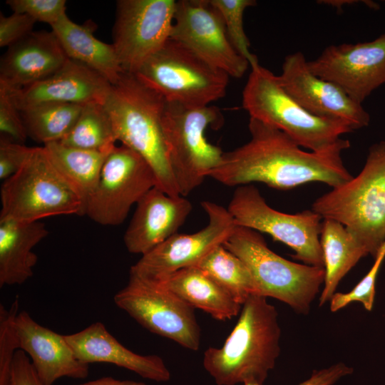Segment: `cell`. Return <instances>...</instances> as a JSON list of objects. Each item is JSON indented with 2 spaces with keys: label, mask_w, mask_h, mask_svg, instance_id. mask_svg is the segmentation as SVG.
I'll return each mask as SVG.
<instances>
[{
  "label": "cell",
  "mask_w": 385,
  "mask_h": 385,
  "mask_svg": "<svg viewBox=\"0 0 385 385\" xmlns=\"http://www.w3.org/2000/svg\"><path fill=\"white\" fill-rule=\"evenodd\" d=\"M155 284L165 287L192 308L201 309L217 320L231 319L242 309V305L229 293L195 266L180 270Z\"/></svg>",
  "instance_id": "d4e9b609"
},
{
  "label": "cell",
  "mask_w": 385,
  "mask_h": 385,
  "mask_svg": "<svg viewBox=\"0 0 385 385\" xmlns=\"http://www.w3.org/2000/svg\"><path fill=\"white\" fill-rule=\"evenodd\" d=\"M0 132L1 136L21 144L28 138L20 111L3 88H0Z\"/></svg>",
  "instance_id": "e575fe53"
},
{
  "label": "cell",
  "mask_w": 385,
  "mask_h": 385,
  "mask_svg": "<svg viewBox=\"0 0 385 385\" xmlns=\"http://www.w3.org/2000/svg\"><path fill=\"white\" fill-rule=\"evenodd\" d=\"M250 139L224 153L220 165L208 177L226 186L262 183L278 190H289L304 183L320 182L332 188L352 178L342 153L350 147L342 139L330 149L306 152L284 132L250 118Z\"/></svg>",
  "instance_id": "6da1fadb"
},
{
  "label": "cell",
  "mask_w": 385,
  "mask_h": 385,
  "mask_svg": "<svg viewBox=\"0 0 385 385\" xmlns=\"http://www.w3.org/2000/svg\"><path fill=\"white\" fill-rule=\"evenodd\" d=\"M240 313L223 345L205 350L203 367L217 385H263L280 353L278 313L259 294L251 295Z\"/></svg>",
  "instance_id": "7a4b0ae2"
},
{
  "label": "cell",
  "mask_w": 385,
  "mask_h": 385,
  "mask_svg": "<svg viewBox=\"0 0 385 385\" xmlns=\"http://www.w3.org/2000/svg\"><path fill=\"white\" fill-rule=\"evenodd\" d=\"M170 38L230 77L241 78L250 66L231 43L210 0L176 1Z\"/></svg>",
  "instance_id": "9a60e30c"
},
{
  "label": "cell",
  "mask_w": 385,
  "mask_h": 385,
  "mask_svg": "<svg viewBox=\"0 0 385 385\" xmlns=\"http://www.w3.org/2000/svg\"><path fill=\"white\" fill-rule=\"evenodd\" d=\"M176 1L118 0L112 45L123 72L136 73L170 39Z\"/></svg>",
  "instance_id": "4fadbf2b"
},
{
  "label": "cell",
  "mask_w": 385,
  "mask_h": 385,
  "mask_svg": "<svg viewBox=\"0 0 385 385\" xmlns=\"http://www.w3.org/2000/svg\"><path fill=\"white\" fill-rule=\"evenodd\" d=\"M222 115L213 106L191 107L166 101L162 127L168 160L180 194L188 195L221 163L224 152L205 138Z\"/></svg>",
  "instance_id": "ba28073f"
},
{
  "label": "cell",
  "mask_w": 385,
  "mask_h": 385,
  "mask_svg": "<svg viewBox=\"0 0 385 385\" xmlns=\"http://www.w3.org/2000/svg\"><path fill=\"white\" fill-rule=\"evenodd\" d=\"M117 141L113 123L104 104L83 106L71 130L59 142L71 147L110 152Z\"/></svg>",
  "instance_id": "f546056e"
},
{
  "label": "cell",
  "mask_w": 385,
  "mask_h": 385,
  "mask_svg": "<svg viewBox=\"0 0 385 385\" xmlns=\"http://www.w3.org/2000/svg\"><path fill=\"white\" fill-rule=\"evenodd\" d=\"M33 147L12 141L1 136L0 140V179L3 181L14 175L24 164Z\"/></svg>",
  "instance_id": "d590c367"
},
{
  "label": "cell",
  "mask_w": 385,
  "mask_h": 385,
  "mask_svg": "<svg viewBox=\"0 0 385 385\" xmlns=\"http://www.w3.org/2000/svg\"><path fill=\"white\" fill-rule=\"evenodd\" d=\"M307 66L361 104L385 84V34L368 42L329 46L318 58L307 61Z\"/></svg>",
  "instance_id": "2e32d148"
},
{
  "label": "cell",
  "mask_w": 385,
  "mask_h": 385,
  "mask_svg": "<svg viewBox=\"0 0 385 385\" xmlns=\"http://www.w3.org/2000/svg\"><path fill=\"white\" fill-rule=\"evenodd\" d=\"M135 74L166 101L191 107L223 98L230 78L171 38Z\"/></svg>",
  "instance_id": "9c48e42d"
},
{
  "label": "cell",
  "mask_w": 385,
  "mask_h": 385,
  "mask_svg": "<svg viewBox=\"0 0 385 385\" xmlns=\"http://www.w3.org/2000/svg\"><path fill=\"white\" fill-rule=\"evenodd\" d=\"M6 4L13 12L27 14L51 26L66 14L65 0H7Z\"/></svg>",
  "instance_id": "836d02e7"
},
{
  "label": "cell",
  "mask_w": 385,
  "mask_h": 385,
  "mask_svg": "<svg viewBox=\"0 0 385 385\" xmlns=\"http://www.w3.org/2000/svg\"><path fill=\"white\" fill-rule=\"evenodd\" d=\"M311 210L342 224L375 258L385 242V140L369 148L356 176L317 198Z\"/></svg>",
  "instance_id": "277c9868"
},
{
  "label": "cell",
  "mask_w": 385,
  "mask_h": 385,
  "mask_svg": "<svg viewBox=\"0 0 385 385\" xmlns=\"http://www.w3.org/2000/svg\"><path fill=\"white\" fill-rule=\"evenodd\" d=\"M111 86L112 84L96 71L68 58L59 70L39 82L19 90L3 88L21 111L48 103L104 104Z\"/></svg>",
  "instance_id": "ac0fdd59"
},
{
  "label": "cell",
  "mask_w": 385,
  "mask_h": 385,
  "mask_svg": "<svg viewBox=\"0 0 385 385\" xmlns=\"http://www.w3.org/2000/svg\"><path fill=\"white\" fill-rule=\"evenodd\" d=\"M227 210L236 225L267 233L289 247L295 260L324 267L320 242L323 218L312 210L296 214L276 210L251 184L237 187Z\"/></svg>",
  "instance_id": "30bf717a"
},
{
  "label": "cell",
  "mask_w": 385,
  "mask_h": 385,
  "mask_svg": "<svg viewBox=\"0 0 385 385\" xmlns=\"http://www.w3.org/2000/svg\"><path fill=\"white\" fill-rule=\"evenodd\" d=\"M353 371L351 367L339 362L325 369L314 370L307 379L297 385H334L342 378L352 374ZM244 385L260 384H247Z\"/></svg>",
  "instance_id": "f35d334b"
},
{
  "label": "cell",
  "mask_w": 385,
  "mask_h": 385,
  "mask_svg": "<svg viewBox=\"0 0 385 385\" xmlns=\"http://www.w3.org/2000/svg\"><path fill=\"white\" fill-rule=\"evenodd\" d=\"M320 242L325 272L319 297L322 306L336 293L343 277L368 253L342 224L332 219L322 220Z\"/></svg>",
  "instance_id": "484cf974"
},
{
  "label": "cell",
  "mask_w": 385,
  "mask_h": 385,
  "mask_svg": "<svg viewBox=\"0 0 385 385\" xmlns=\"http://www.w3.org/2000/svg\"><path fill=\"white\" fill-rule=\"evenodd\" d=\"M114 302L150 332L185 349H199L200 328L194 309L165 287L129 274Z\"/></svg>",
  "instance_id": "8fae6325"
},
{
  "label": "cell",
  "mask_w": 385,
  "mask_h": 385,
  "mask_svg": "<svg viewBox=\"0 0 385 385\" xmlns=\"http://www.w3.org/2000/svg\"><path fill=\"white\" fill-rule=\"evenodd\" d=\"M76 385H148L143 382L131 380H118L111 376H105L96 380Z\"/></svg>",
  "instance_id": "ab89813d"
},
{
  "label": "cell",
  "mask_w": 385,
  "mask_h": 385,
  "mask_svg": "<svg viewBox=\"0 0 385 385\" xmlns=\"http://www.w3.org/2000/svg\"><path fill=\"white\" fill-rule=\"evenodd\" d=\"M385 258V242L374 258V262L368 273L349 292H336L330 299V310L339 311L351 302H360L365 309L371 311L376 294V282L380 267Z\"/></svg>",
  "instance_id": "d6a6232c"
},
{
  "label": "cell",
  "mask_w": 385,
  "mask_h": 385,
  "mask_svg": "<svg viewBox=\"0 0 385 385\" xmlns=\"http://www.w3.org/2000/svg\"><path fill=\"white\" fill-rule=\"evenodd\" d=\"M223 246L250 272L257 294L278 299L307 314L324 284V268L288 260L269 248L261 234L236 225Z\"/></svg>",
  "instance_id": "8992f818"
},
{
  "label": "cell",
  "mask_w": 385,
  "mask_h": 385,
  "mask_svg": "<svg viewBox=\"0 0 385 385\" xmlns=\"http://www.w3.org/2000/svg\"><path fill=\"white\" fill-rule=\"evenodd\" d=\"M11 385H44L38 378L29 357L23 350L15 354Z\"/></svg>",
  "instance_id": "74e56055"
},
{
  "label": "cell",
  "mask_w": 385,
  "mask_h": 385,
  "mask_svg": "<svg viewBox=\"0 0 385 385\" xmlns=\"http://www.w3.org/2000/svg\"><path fill=\"white\" fill-rule=\"evenodd\" d=\"M16 327L20 349L29 354L44 385H52L62 377H87L89 364L77 359L65 335L41 326L26 311L18 313Z\"/></svg>",
  "instance_id": "ffe728a7"
},
{
  "label": "cell",
  "mask_w": 385,
  "mask_h": 385,
  "mask_svg": "<svg viewBox=\"0 0 385 385\" xmlns=\"http://www.w3.org/2000/svg\"><path fill=\"white\" fill-rule=\"evenodd\" d=\"M96 27L91 21L76 24L66 14L51 26V30L69 59L83 63L114 85L123 71L112 43L94 36Z\"/></svg>",
  "instance_id": "cb8c5ba5"
},
{
  "label": "cell",
  "mask_w": 385,
  "mask_h": 385,
  "mask_svg": "<svg viewBox=\"0 0 385 385\" xmlns=\"http://www.w3.org/2000/svg\"><path fill=\"white\" fill-rule=\"evenodd\" d=\"M65 337L77 359L83 363L112 364L156 382H166L170 379V372L160 356L140 355L130 351L100 322Z\"/></svg>",
  "instance_id": "7402d4cb"
},
{
  "label": "cell",
  "mask_w": 385,
  "mask_h": 385,
  "mask_svg": "<svg viewBox=\"0 0 385 385\" xmlns=\"http://www.w3.org/2000/svg\"><path fill=\"white\" fill-rule=\"evenodd\" d=\"M195 267L210 276L240 305L252 294H257L254 279L245 263L220 245L207 254Z\"/></svg>",
  "instance_id": "83f0119b"
},
{
  "label": "cell",
  "mask_w": 385,
  "mask_h": 385,
  "mask_svg": "<svg viewBox=\"0 0 385 385\" xmlns=\"http://www.w3.org/2000/svg\"><path fill=\"white\" fill-rule=\"evenodd\" d=\"M136 205L123 241L129 252L141 256L178 233L192 209L185 197L169 195L157 187Z\"/></svg>",
  "instance_id": "d6986e66"
},
{
  "label": "cell",
  "mask_w": 385,
  "mask_h": 385,
  "mask_svg": "<svg viewBox=\"0 0 385 385\" xmlns=\"http://www.w3.org/2000/svg\"><path fill=\"white\" fill-rule=\"evenodd\" d=\"M19 297H16L7 309L0 304V385H11L14 356L20 349L16 327V318L19 312Z\"/></svg>",
  "instance_id": "1f68e13d"
},
{
  "label": "cell",
  "mask_w": 385,
  "mask_h": 385,
  "mask_svg": "<svg viewBox=\"0 0 385 385\" xmlns=\"http://www.w3.org/2000/svg\"><path fill=\"white\" fill-rule=\"evenodd\" d=\"M0 220L34 222L53 216L85 215V204L50 160L33 147L22 167L3 181Z\"/></svg>",
  "instance_id": "52a82bcc"
},
{
  "label": "cell",
  "mask_w": 385,
  "mask_h": 385,
  "mask_svg": "<svg viewBox=\"0 0 385 385\" xmlns=\"http://www.w3.org/2000/svg\"><path fill=\"white\" fill-rule=\"evenodd\" d=\"M48 235L41 221L0 220V287L22 284L38 261L33 248Z\"/></svg>",
  "instance_id": "603a6c76"
},
{
  "label": "cell",
  "mask_w": 385,
  "mask_h": 385,
  "mask_svg": "<svg viewBox=\"0 0 385 385\" xmlns=\"http://www.w3.org/2000/svg\"><path fill=\"white\" fill-rule=\"evenodd\" d=\"M224 22L227 36L237 53L250 66L259 63L257 56L250 51V43L244 29L245 10L255 6L254 0H210Z\"/></svg>",
  "instance_id": "4dcf8cb0"
},
{
  "label": "cell",
  "mask_w": 385,
  "mask_h": 385,
  "mask_svg": "<svg viewBox=\"0 0 385 385\" xmlns=\"http://www.w3.org/2000/svg\"><path fill=\"white\" fill-rule=\"evenodd\" d=\"M201 205L208 217L207 225L192 234L170 237L130 267L129 274L158 283L174 272L196 266L212 250L230 237L236 226L233 217L223 206L211 201Z\"/></svg>",
  "instance_id": "5bb4252c"
},
{
  "label": "cell",
  "mask_w": 385,
  "mask_h": 385,
  "mask_svg": "<svg viewBox=\"0 0 385 385\" xmlns=\"http://www.w3.org/2000/svg\"><path fill=\"white\" fill-rule=\"evenodd\" d=\"M157 186L155 173L135 151L115 146L103 163L98 184L86 202L85 215L102 225L123 222L132 206Z\"/></svg>",
  "instance_id": "7c38bea8"
},
{
  "label": "cell",
  "mask_w": 385,
  "mask_h": 385,
  "mask_svg": "<svg viewBox=\"0 0 385 385\" xmlns=\"http://www.w3.org/2000/svg\"><path fill=\"white\" fill-rule=\"evenodd\" d=\"M83 105L48 103L20 111L28 138L46 145L61 140L74 125Z\"/></svg>",
  "instance_id": "f1b7e54d"
},
{
  "label": "cell",
  "mask_w": 385,
  "mask_h": 385,
  "mask_svg": "<svg viewBox=\"0 0 385 385\" xmlns=\"http://www.w3.org/2000/svg\"><path fill=\"white\" fill-rule=\"evenodd\" d=\"M250 67L242 99L250 118L280 130L312 152L332 148L353 131L344 121L310 113L284 90L278 76L259 63Z\"/></svg>",
  "instance_id": "5b68a950"
},
{
  "label": "cell",
  "mask_w": 385,
  "mask_h": 385,
  "mask_svg": "<svg viewBox=\"0 0 385 385\" xmlns=\"http://www.w3.org/2000/svg\"><path fill=\"white\" fill-rule=\"evenodd\" d=\"M68 60L53 31H32L0 61V87L19 90L50 76Z\"/></svg>",
  "instance_id": "44dd1931"
},
{
  "label": "cell",
  "mask_w": 385,
  "mask_h": 385,
  "mask_svg": "<svg viewBox=\"0 0 385 385\" xmlns=\"http://www.w3.org/2000/svg\"><path fill=\"white\" fill-rule=\"evenodd\" d=\"M166 101L135 73L123 72L104 106L117 141L138 153L153 170L157 188L180 195L168 156L162 118Z\"/></svg>",
  "instance_id": "3957f363"
},
{
  "label": "cell",
  "mask_w": 385,
  "mask_h": 385,
  "mask_svg": "<svg viewBox=\"0 0 385 385\" xmlns=\"http://www.w3.org/2000/svg\"><path fill=\"white\" fill-rule=\"evenodd\" d=\"M36 21L25 14L13 12L9 16L0 14V46L7 48L33 31Z\"/></svg>",
  "instance_id": "8d00e7d4"
},
{
  "label": "cell",
  "mask_w": 385,
  "mask_h": 385,
  "mask_svg": "<svg viewBox=\"0 0 385 385\" xmlns=\"http://www.w3.org/2000/svg\"><path fill=\"white\" fill-rule=\"evenodd\" d=\"M278 78L289 95L310 113L344 121L353 130L369 124L370 115L361 104L336 84L312 73L302 53L285 57Z\"/></svg>",
  "instance_id": "e0dca14e"
},
{
  "label": "cell",
  "mask_w": 385,
  "mask_h": 385,
  "mask_svg": "<svg viewBox=\"0 0 385 385\" xmlns=\"http://www.w3.org/2000/svg\"><path fill=\"white\" fill-rule=\"evenodd\" d=\"M54 166L86 202L95 190L106 157L111 152L82 149L59 141L43 145Z\"/></svg>",
  "instance_id": "4316f807"
}]
</instances>
